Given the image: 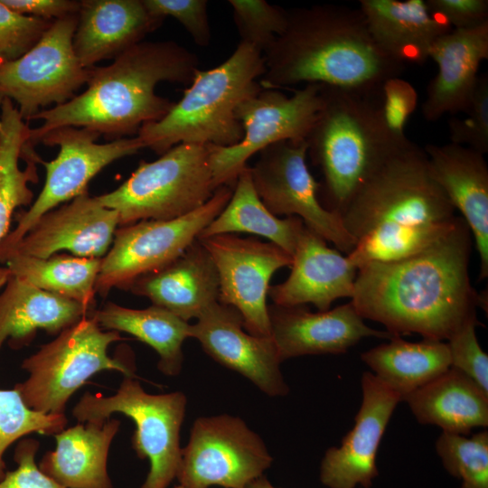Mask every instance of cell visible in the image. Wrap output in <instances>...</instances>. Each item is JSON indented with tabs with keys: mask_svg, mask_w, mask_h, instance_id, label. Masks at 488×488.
Wrapping results in <instances>:
<instances>
[{
	"mask_svg": "<svg viewBox=\"0 0 488 488\" xmlns=\"http://www.w3.org/2000/svg\"><path fill=\"white\" fill-rule=\"evenodd\" d=\"M472 246V232L460 217L417 253L360 267L351 303L363 319L383 324L395 337L448 340L466 324L478 323L476 309H484V296L471 284Z\"/></svg>",
	"mask_w": 488,
	"mask_h": 488,
	"instance_id": "obj_1",
	"label": "cell"
},
{
	"mask_svg": "<svg viewBox=\"0 0 488 488\" xmlns=\"http://www.w3.org/2000/svg\"><path fill=\"white\" fill-rule=\"evenodd\" d=\"M460 217L434 179L424 149L411 141L371 172L340 213L355 240L347 256L357 268L417 253Z\"/></svg>",
	"mask_w": 488,
	"mask_h": 488,
	"instance_id": "obj_2",
	"label": "cell"
},
{
	"mask_svg": "<svg viewBox=\"0 0 488 488\" xmlns=\"http://www.w3.org/2000/svg\"><path fill=\"white\" fill-rule=\"evenodd\" d=\"M286 11V29L263 52V88L317 83L380 95L406 68L378 46L359 7L317 5Z\"/></svg>",
	"mask_w": 488,
	"mask_h": 488,
	"instance_id": "obj_3",
	"label": "cell"
},
{
	"mask_svg": "<svg viewBox=\"0 0 488 488\" xmlns=\"http://www.w3.org/2000/svg\"><path fill=\"white\" fill-rule=\"evenodd\" d=\"M199 65L196 55L173 41L141 42L104 67H93L87 89L64 104L38 112L30 128L33 146L49 131L86 127L108 138L132 137L140 127L163 118L174 102L155 94L162 81L191 84Z\"/></svg>",
	"mask_w": 488,
	"mask_h": 488,
	"instance_id": "obj_4",
	"label": "cell"
},
{
	"mask_svg": "<svg viewBox=\"0 0 488 488\" xmlns=\"http://www.w3.org/2000/svg\"><path fill=\"white\" fill-rule=\"evenodd\" d=\"M381 97L323 85L322 108L305 140L323 176L320 202L339 216L371 172L410 141L389 126Z\"/></svg>",
	"mask_w": 488,
	"mask_h": 488,
	"instance_id": "obj_5",
	"label": "cell"
},
{
	"mask_svg": "<svg viewBox=\"0 0 488 488\" xmlns=\"http://www.w3.org/2000/svg\"><path fill=\"white\" fill-rule=\"evenodd\" d=\"M265 72L263 53L239 42L221 65L197 70L183 96L160 120L143 125L137 136L158 155L182 144L231 146L243 138L236 117L238 106L261 90L258 80Z\"/></svg>",
	"mask_w": 488,
	"mask_h": 488,
	"instance_id": "obj_6",
	"label": "cell"
},
{
	"mask_svg": "<svg viewBox=\"0 0 488 488\" xmlns=\"http://www.w3.org/2000/svg\"><path fill=\"white\" fill-rule=\"evenodd\" d=\"M212 148L178 144L155 161L140 162L118 188L96 197L118 213L119 225L183 216L208 202L217 189L211 168Z\"/></svg>",
	"mask_w": 488,
	"mask_h": 488,
	"instance_id": "obj_7",
	"label": "cell"
},
{
	"mask_svg": "<svg viewBox=\"0 0 488 488\" xmlns=\"http://www.w3.org/2000/svg\"><path fill=\"white\" fill-rule=\"evenodd\" d=\"M119 340L117 332H104L93 316H85L23 360L21 368L29 376L14 389L30 408L64 414L70 397L96 373L117 371L135 377L133 367L108 354V346Z\"/></svg>",
	"mask_w": 488,
	"mask_h": 488,
	"instance_id": "obj_8",
	"label": "cell"
},
{
	"mask_svg": "<svg viewBox=\"0 0 488 488\" xmlns=\"http://www.w3.org/2000/svg\"><path fill=\"white\" fill-rule=\"evenodd\" d=\"M186 406L182 391L149 394L135 377H124L111 396L86 392L72 408V416L80 423L103 422L114 413L130 418L136 426L132 447L150 464L141 488H168L181 461L180 431Z\"/></svg>",
	"mask_w": 488,
	"mask_h": 488,
	"instance_id": "obj_9",
	"label": "cell"
},
{
	"mask_svg": "<svg viewBox=\"0 0 488 488\" xmlns=\"http://www.w3.org/2000/svg\"><path fill=\"white\" fill-rule=\"evenodd\" d=\"M233 189L218 187L208 202L183 216L140 221L117 230L111 249L102 258L96 292L105 296L113 287L126 288L176 259L225 208Z\"/></svg>",
	"mask_w": 488,
	"mask_h": 488,
	"instance_id": "obj_10",
	"label": "cell"
},
{
	"mask_svg": "<svg viewBox=\"0 0 488 488\" xmlns=\"http://www.w3.org/2000/svg\"><path fill=\"white\" fill-rule=\"evenodd\" d=\"M322 88L323 84H305L288 97L277 89L262 87L243 100L236 110L243 138L231 146H213L211 154L215 187H234L248 160L267 146L284 140H305L322 108Z\"/></svg>",
	"mask_w": 488,
	"mask_h": 488,
	"instance_id": "obj_11",
	"label": "cell"
},
{
	"mask_svg": "<svg viewBox=\"0 0 488 488\" xmlns=\"http://www.w3.org/2000/svg\"><path fill=\"white\" fill-rule=\"evenodd\" d=\"M272 461L261 437L239 417H202L182 448L176 478L185 488H245Z\"/></svg>",
	"mask_w": 488,
	"mask_h": 488,
	"instance_id": "obj_12",
	"label": "cell"
},
{
	"mask_svg": "<svg viewBox=\"0 0 488 488\" xmlns=\"http://www.w3.org/2000/svg\"><path fill=\"white\" fill-rule=\"evenodd\" d=\"M78 14L53 21L39 41L20 58L0 65V94L14 100L23 120L41 108L61 105L87 84L84 68L73 50Z\"/></svg>",
	"mask_w": 488,
	"mask_h": 488,
	"instance_id": "obj_13",
	"label": "cell"
},
{
	"mask_svg": "<svg viewBox=\"0 0 488 488\" xmlns=\"http://www.w3.org/2000/svg\"><path fill=\"white\" fill-rule=\"evenodd\" d=\"M99 136L86 127H61L40 139L39 143L46 145H58L59 154L50 162L38 158L46 169L44 186L31 208L19 216L16 227L3 239L0 255L20 241L42 215L86 192L89 181L104 167L145 148L137 136L98 144L95 141Z\"/></svg>",
	"mask_w": 488,
	"mask_h": 488,
	"instance_id": "obj_14",
	"label": "cell"
},
{
	"mask_svg": "<svg viewBox=\"0 0 488 488\" xmlns=\"http://www.w3.org/2000/svg\"><path fill=\"white\" fill-rule=\"evenodd\" d=\"M250 168L254 188L266 208L275 216L299 217L304 224L341 253L355 247L338 214L319 200L320 183L310 173L306 140H284L267 146Z\"/></svg>",
	"mask_w": 488,
	"mask_h": 488,
	"instance_id": "obj_15",
	"label": "cell"
},
{
	"mask_svg": "<svg viewBox=\"0 0 488 488\" xmlns=\"http://www.w3.org/2000/svg\"><path fill=\"white\" fill-rule=\"evenodd\" d=\"M210 254L219 277V302L235 308L243 328L271 337L267 296L272 276L290 267L293 258L272 242L232 233L198 239Z\"/></svg>",
	"mask_w": 488,
	"mask_h": 488,
	"instance_id": "obj_16",
	"label": "cell"
},
{
	"mask_svg": "<svg viewBox=\"0 0 488 488\" xmlns=\"http://www.w3.org/2000/svg\"><path fill=\"white\" fill-rule=\"evenodd\" d=\"M191 338L215 361L247 378L269 397L288 393L273 339L249 333L240 314L232 306L219 301L210 305L191 324Z\"/></svg>",
	"mask_w": 488,
	"mask_h": 488,
	"instance_id": "obj_17",
	"label": "cell"
},
{
	"mask_svg": "<svg viewBox=\"0 0 488 488\" xmlns=\"http://www.w3.org/2000/svg\"><path fill=\"white\" fill-rule=\"evenodd\" d=\"M362 399L352 428L340 446L326 450L320 479L329 488H370L378 476L377 453L387 425L401 397L373 373L361 376Z\"/></svg>",
	"mask_w": 488,
	"mask_h": 488,
	"instance_id": "obj_18",
	"label": "cell"
},
{
	"mask_svg": "<svg viewBox=\"0 0 488 488\" xmlns=\"http://www.w3.org/2000/svg\"><path fill=\"white\" fill-rule=\"evenodd\" d=\"M118 225V213L86 192L42 215L20 241L0 255V263L14 254L47 258L60 250L100 258Z\"/></svg>",
	"mask_w": 488,
	"mask_h": 488,
	"instance_id": "obj_19",
	"label": "cell"
},
{
	"mask_svg": "<svg viewBox=\"0 0 488 488\" xmlns=\"http://www.w3.org/2000/svg\"><path fill=\"white\" fill-rule=\"evenodd\" d=\"M267 308L271 338L282 361L303 355L344 353L365 337H395L366 325L351 302L316 313L304 305L273 304Z\"/></svg>",
	"mask_w": 488,
	"mask_h": 488,
	"instance_id": "obj_20",
	"label": "cell"
},
{
	"mask_svg": "<svg viewBox=\"0 0 488 488\" xmlns=\"http://www.w3.org/2000/svg\"><path fill=\"white\" fill-rule=\"evenodd\" d=\"M292 258L288 277L268 289L275 305L313 304L319 311H326L336 299L352 298L357 267L347 255L329 248L322 237L305 225Z\"/></svg>",
	"mask_w": 488,
	"mask_h": 488,
	"instance_id": "obj_21",
	"label": "cell"
},
{
	"mask_svg": "<svg viewBox=\"0 0 488 488\" xmlns=\"http://www.w3.org/2000/svg\"><path fill=\"white\" fill-rule=\"evenodd\" d=\"M430 172L468 225L480 258L479 279L488 277V166L484 155L461 145H427Z\"/></svg>",
	"mask_w": 488,
	"mask_h": 488,
	"instance_id": "obj_22",
	"label": "cell"
},
{
	"mask_svg": "<svg viewBox=\"0 0 488 488\" xmlns=\"http://www.w3.org/2000/svg\"><path fill=\"white\" fill-rule=\"evenodd\" d=\"M429 58L438 71L427 88L422 104L426 120L467 108L478 82L481 62L488 58V22L467 29H452L433 44Z\"/></svg>",
	"mask_w": 488,
	"mask_h": 488,
	"instance_id": "obj_23",
	"label": "cell"
},
{
	"mask_svg": "<svg viewBox=\"0 0 488 488\" xmlns=\"http://www.w3.org/2000/svg\"><path fill=\"white\" fill-rule=\"evenodd\" d=\"M163 21L147 11L143 0L80 1L74 52L84 68H93L143 42Z\"/></svg>",
	"mask_w": 488,
	"mask_h": 488,
	"instance_id": "obj_24",
	"label": "cell"
},
{
	"mask_svg": "<svg viewBox=\"0 0 488 488\" xmlns=\"http://www.w3.org/2000/svg\"><path fill=\"white\" fill-rule=\"evenodd\" d=\"M125 289L188 322L219 301V277L210 254L196 239L176 259L137 277Z\"/></svg>",
	"mask_w": 488,
	"mask_h": 488,
	"instance_id": "obj_25",
	"label": "cell"
},
{
	"mask_svg": "<svg viewBox=\"0 0 488 488\" xmlns=\"http://www.w3.org/2000/svg\"><path fill=\"white\" fill-rule=\"evenodd\" d=\"M368 29L378 46L404 64H421L451 26L432 14L424 0H361Z\"/></svg>",
	"mask_w": 488,
	"mask_h": 488,
	"instance_id": "obj_26",
	"label": "cell"
},
{
	"mask_svg": "<svg viewBox=\"0 0 488 488\" xmlns=\"http://www.w3.org/2000/svg\"><path fill=\"white\" fill-rule=\"evenodd\" d=\"M120 421L85 422L54 435L56 447L44 454L39 468L66 488H113L108 473L110 445Z\"/></svg>",
	"mask_w": 488,
	"mask_h": 488,
	"instance_id": "obj_27",
	"label": "cell"
},
{
	"mask_svg": "<svg viewBox=\"0 0 488 488\" xmlns=\"http://www.w3.org/2000/svg\"><path fill=\"white\" fill-rule=\"evenodd\" d=\"M93 311L9 275L0 294V350L5 341L14 349L26 345L39 329L61 333Z\"/></svg>",
	"mask_w": 488,
	"mask_h": 488,
	"instance_id": "obj_28",
	"label": "cell"
},
{
	"mask_svg": "<svg viewBox=\"0 0 488 488\" xmlns=\"http://www.w3.org/2000/svg\"><path fill=\"white\" fill-rule=\"evenodd\" d=\"M403 400L419 423L446 433L465 436L488 426V393L453 367Z\"/></svg>",
	"mask_w": 488,
	"mask_h": 488,
	"instance_id": "obj_29",
	"label": "cell"
},
{
	"mask_svg": "<svg viewBox=\"0 0 488 488\" xmlns=\"http://www.w3.org/2000/svg\"><path fill=\"white\" fill-rule=\"evenodd\" d=\"M361 359L402 400L451 367L446 343L428 339L411 343L399 336L362 352Z\"/></svg>",
	"mask_w": 488,
	"mask_h": 488,
	"instance_id": "obj_30",
	"label": "cell"
},
{
	"mask_svg": "<svg viewBox=\"0 0 488 488\" xmlns=\"http://www.w3.org/2000/svg\"><path fill=\"white\" fill-rule=\"evenodd\" d=\"M90 315L101 328L127 333L151 346L159 355L157 367L164 375L180 374L183 361L182 346L191 338L188 322L155 305L131 309L108 303Z\"/></svg>",
	"mask_w": 488,
	"mask_h": 488,
	"instance_id": "obj_31",
	"label": "cell"
},
{
	"mask_svg": "<svg viewBox=\"0 0 488 488\" xmlns=\"http://www.w3.org/2000/svg\"><path fill=\"white\" fill-rule=\"evenodd\" d=\"M30 136V127L13 101L4 98L0 106V244L9 233L14 210L28 205L33 199L29 183H36L38 175L36 154L26 157L24 169L19 166ZM9 272L0 267V287L5 285Z\"/></svg>",
	"mask_w": 488,
	"mask_h": 488,
	"instance_id": "obj_32",
	"label": "cell"
},
{
	"mask_svg": "<svg viewBox=\"0 0 488 488\" xmlns=\"http://www.w3.org/2000/svg\"><path fill=\"white\" fill-rule=\"evenodd\" d=\"M305 224L296 216L280 219L258 197L247 165L239 174L230 200L198 239L233 232L262 236L293 256Z\"/></svg>",
	"mask_w": 488,
	"mask_h": 488,
	"instance_id": "obj_33",
	"label": "cell"
},
{
	"mask_svg": "<svg viewBox=\"0 0 488 488\" xmlns=\"http://www.w3.org/2000/svg\"><path fill=\"white\" fill-rule=\"evenodd\" d=\"M102 258L66 255L40 258L11 255L5 263L9 275L52 294L77 301L91 310Z\"/></svg>",
	"mask_w": 488,
	"mask_h": 488,
	"instance_id": "obj_34",
	"label": "cell"
},
{
	"mask_svg": "<svg viewBox=\"0 0 488 488\" xmlns=\"http://www.w3.org/2000/svg\"><path fill=\"white\" fill-rule=\"evenodd\" d=\"M67 423L65 414H44L30 408L14 388L0 389V482L7 471L4 455L14 442L32 433L54 436Z\"/></svg>",
	"mask_w": 488,
	"mask_h": 488,
	"instance_id": "obj_35",
	"label": "cell"
},
{
	"mask_svg": "<svg viewBox=\"0 0 488 488\" xmlns=\"http://www.w3.org/2000/svg\"><path fill=\"white\" fill-rule=\"evenodd\" d=\"M436 450L448 473L462 480L461 488H488V432L472 436L442 432Z\"/></svg>",
	"mask_w": 488,
	"mask_h": 488,
	"instance_id": "obj_36",
	"label": "cell"
},
{
	"mask_svg": "<svg viewBox=\"0 0 488 488\" xmlns=\"http://www.w3.org/2000/svg\"><path fill=\"white\" fill-rule=\"evenodd\" d=\"M240 42L265 52L286 29L287 11L264 0H230Z\"/></svg>",
	"mask_w": 488,
	"mask_h": 488,
	"instance_id": "obj_37",
	"label": "cell"
},
{
	"mask_svg": "<svg viewBox=\"0 0 488 488\" xmlns=\"http://www.w3.org/2000/svg\"><path fill=\"white\" fill-rule=\"evenodd\" d=\"M465 118L448 122L451 143L472 148L483 155L488 152V75L479 76L473 97L464 111Z\"/></svg>",
	"mask_w": 488,
	"mask_h": 488,
	"instance_id": "obj_38",
	"label": "cell"
},
{
	"mask_svg": "<svg viewBox=\"0 0 488 488\" xmlns=\"http://www.w3.org/2000/svg\"><path fill=\"white\" fill-rule=\"evenodd\" d=\"M52 23L18 14L0 0V65L23 56Z\"/></svg>",
	"mask_w": 488,
	"mask_h": 488,
	"instance_id": "obj_39",
	"label": "cell"
},
{
	"mask_svg": "<svg viewBox=\"0 0 488 488\" xmlns=\"http://www.w3.org/2000/svg\"><path fill=\"white\" fill-rule=\"evenodd\" d=\"M480 322H471L456 331L447 341L451 367L460 371L488 393V356L475 333Z\"/></svg>",
	"mask_w": 488,
	"mask_h": 488,
	"instance_id": "obj_40",
	"label": "cell"
},
{
	"mask_svg": "<svg viewBox=\"0 0 488 488\" xmlns=\"http://www.w3.org/2000/svg\"><path fill=\"white\" fill-rule=\"evenodd\" d=\"M147 11L164 19L172 16L190 33L196 44L206 47L211 42L208 2L205 0H143Z\"/></svg>",
	"mask_w": 488,
	"mask_h": 488,
	"instance_id": "obj_41",
	"label": "cell"
},
{
	"mask_svg": "<svg viewBox=\"0 0 488 488\" xmlns=\"http://www.w3.org/2000/svg\"><path fill=\"white\" fill-rule=\"evenodd\" d=\"M40 444L36 439H22L14 454L17 467L6 471L0 488H66L45 474L36 465L35 455Z\"/></svg>",
	"mask_w": 488,
	"mask_h": 488,
	"instance_id": "obj_42",
	"label": "cell"
},
{
	"mask_svg": "<svg viewBox=\"0 0 488 488\" xmlns=\"http://www.w3.org/2000/svg\"><path fill=\"white\" fill-rule=\"evenodd\" d=\"M430 13L454 29H467L488 22L487 0H427Z\"/></svg>",
	"mask_w": 488,
	"mask_h": 488,
	"instance_id": "obj_43",
	"label": "cell"
},
{
	"mask_svg": "<svg viewBox=\"0 0 488 488\" xmlns=\"http://www.w3.org/2000/svg\"><path fill=\"white\" fill-rule=\"evenodd\" d=\"M413 87L399 78L388 80L382 89L381 105L385 118L393 131L405 135L404 127L416 107Z\"/></svg>",
	"mask_w": 488,
	"mask_h": 488,
	"instance_id": "obj_44",
	"label": "cell"
},
{
	"mask_svg": "<svg viewBox=\"0 0 488 488\" xmlns=\"http://www.w3.org/2000/svg\"><path fill=\"white\" fill-rule=\"evenodd\" d=\"M14 12L36 18L55 21L79 14L80 1L75 0H1Z\"/></svg>",
	"mask_w": 488,
	"mask_h": 488,
	"instance_id": "obj_45",
	"label": "cell"
},
{
	"mask_svg": "<svg viewBox=\"0 0 488 488\" xmlns=\"http://www.w3.org/2000/svg\"><path fill=\"white\" fill-rule=\"evenodd\" d=\"M245 488H277V487L273 486L264 475H261L258 478L250 482Z\"/></svg>",
	"mask_w": 488,
	"mask_h": 488,
	"instance_id": "obj_46",
	"label": "cell"
},
{
	"mask_svg": "<svg viewBox=\"0 0 488 488\" xmlns=\"http://www.w3.org/2000/svg\"><path fill=\"white\" fill-rule=\"evenodd\" d=\"M3 99H4V97L0 94V106H1V103L3 101Z\"/></svg>",
	"mask_w": 488,
	"mask_h": 488,
	"instance_id": "obj_47",
	"label": "cell"
},
{
	"mask_svg": "<svg viewBox=\"0 0 488 488\" xmlns=\"http://www.w3.org/2000/svg\"><path fill=\"white\" fill-rule=\"evenodd\" d=\"M174 488H185V487H183V486H182V485H177V486H175Z\"/></svg>",
	"mask_w": 488,
	"mask_h": 488,
	"instance_id": "obj_48",
	"label": "cell"
}]
</instances>
